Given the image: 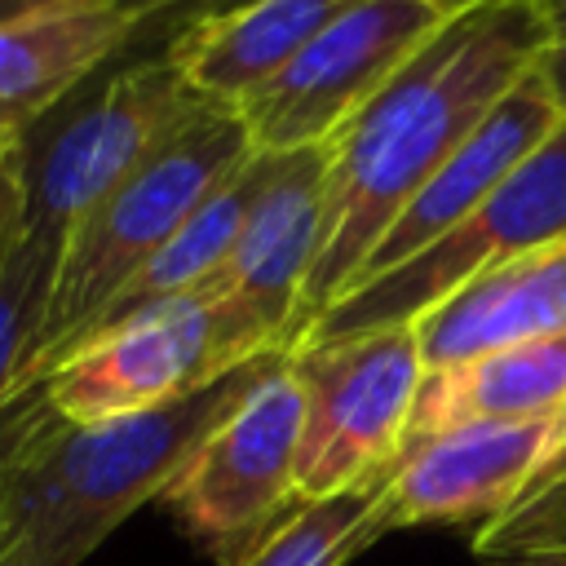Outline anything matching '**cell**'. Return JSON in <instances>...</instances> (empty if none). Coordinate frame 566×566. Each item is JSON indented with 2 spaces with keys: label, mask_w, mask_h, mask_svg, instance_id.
I'll use <instances>...</instances> for the list:
<instances>
[{
  "label": "cell",
  "mask_w": 566,
  "mask_h": 566,
  "mask_svg": "<svg viewBox=\"0 0 566 566\" xmlns=\"http://www.w3.org/2000/svg\"><path fill=\"white\" fill-rule=\"evenodd\" d=\"M548 44L544 0H491L447 18L327 142L323 243L296 310L292 349L358 283L407 199L464 146L495 102L539 66Z\"/></svg>",
  "instance_id": "cell-1"
},
{
  "label": "cell",
  "mask_w": 566,
  "mask_h": 566,
  "mask_svg": "<svg viewBox=\"0 0 566 566\" xmlns=\"http://www.w3.org/2000/svg\"><path fill=\"white\" fill-rule=\"evenodd\" d=\"M283 354L252 358L168 407L102 424L49 420L4 464L0 566H80L128 513L159 500L195 447Z\"/></svg>",
  "instance_id": "cell-2"
},
{
  "label": "cell",
  "mask_w": 566,
  "mask_h": 566,
  "mask_svg": "<svg viewBox=\"0 0 566 566\" xmlns=\"http://www.w3.org/2000/svg\"><path fill=\"white\" fill-rule=\"evenodd\" d=\"M248 155L252 142L239 111L203 102L128 181H119L62 239L49 314L22 371L18 398L35 394V385L102 323V314L142 274V265Z\"/></svg>",
  "instance_id": "cell-3"
},
{
  "label": "cell",
  "mask_w": 566,
  "mask_h": 566,
  "mask_svg": "<svg viewBox=\"0 0 566 566\" xmlns=\"http://www.w3.org/2000/svg\"><path fill=\"white\" fill-rule=\"evenodd\" d=\"M203 102L172 71L164 44H137L102 66L18 137L27 226L66 239Z\"/></svg>",
  "instance_id": "cell-4"
},
{
  "label": "cell",
  "mask_w": 566,
  "mask_h": 566,
  "mask_svg": "<svg viewBox=\"0 0 566 566\" xmlns=\"http://www.w3.org/2000/svg\"><path fill=\"white\" fill-rule=\"evenodd\" d=\"M283 354L217 292H190L137 310L75 345L35 394L62 424H102L190 398L226 371Z\"/></svg>",
  "instance_id": "cell-5"
},
{
  "label": "cell",
  "mask_w": 566,
  "mask_h": 566,
  "mask_svg": "<svg viewBox=\"0 0 566 566\" xmlns=\"http://www.w3.org/2000/svg\"><path fill=\"white\" fill-rule=\"evenodd\" d=\"M301 389L296 500H332L385 482L424 380L416 327H376L287 349Z\"/></svg>",
  "instance_id": "cell-6"
},
{
  "label": "cell",
  "mask_w": 566,
  "mask_h": 566,
  "mask_svg": "<svg viewBox=\"0 0 566 566\" xmlns=\"http://www.w3.org/2000/svg\"><path fill=\"white\" fill-rule=\"evenodd\" d=\"M566 239V119L438 243L345 292L305 336L332 340L376 327H411L473 274Z\"/></svg>",
  "instance_id": "cell-7"
},
{
  "label": "cell",
  "mask_w": 566,
  "mask_h": 566,
  "mask_svg": "<svg viewBox=\"0 0 566 566\" xmlns=\"http://www.w3.org/2000/svg\"><path fill=\"white\" fill-rule=\"evenodd\" d=\"M296 447H301V389L287 371V354L243 394V402L195 447L159 495L172 517L208 544L217 566H234L256 553L296 500Z\"/></svg>",
  "instance_id": "cell-8"
},
{
  "label": "cell",
  "mask_w": 566,
  "mask_h": 566,
  "mask_svg": "<svg viewBox=\"0 0 566 566\" xmlns=\"http://www.w3.org/2000/svg\"><path fill=\"white\" fill-rule=\"evenodd\" d=\"M442 22V13L416 0H354L283 75L239 106L252 150L327 146Z\"/></svg>",
  "instance_id": "cell-9"
},
{
  "label": "cell",
  "mask_w": 566,
  "mask_h": 566,
  "mask_svg": "<svg viewBox=\"0 0 566 566\" xmlns=\"http://www.w3.org/2000/svg\"><path fill=\"white\" fill-rule=\"evenodd\" d=\"M566 451V411L509 424H460L407 447L380 486L376 522L402 526H460L504 517Z\"/></svg>",
  "instance_id": "cell-10"
},
{
  "label": "cell",
  "mask_w": 566,
  "mask_h": 566,
  "mask_svg": "<svg viewBox=\"0 0 566 566\" xmlns=\"http://www.w3.org/2000/svg\"><path fill=\"white\" fill-rule=\"evenodd\" d=\"M327 146L270 155L265 181L234 239V252L208 292L252 318L274 349H292L296 310L323 243L327 212Z\"/></svg>",
  "instance_id": "cell-11"
},
{
  "label": "cell",
  "mask_w": 566,
  "mask_h": 566,
  "mask_svg": "<svg viewBox=\"0 0 566 566\" xmlns=\"http://www.w3.org/2000/svg\"><path fill=\"white\" fill-rule=\"evenodd\" d=\"M562 119L566 115H562L553 88L544 84L539 66L531 75H522L495 102V111L464 137V146L407 199V208L394 217V226L380 234L376 252L367 256L358 283L380 279L385 270H398L402 261H411L416 252L438 243L447 230H455Z\"/></svg>",
  "instance_id": "cell-12"
},
{
  "label": "cell",
  "mask_w": 566,
  "mask_h": 566,
  "mask_svg": "<svg viewBox=\"0 0 566 566\" xmlns=\"http://www.w3.org/2000/svg\"><path fill=\"white\" fill-rule=\"evenodd\" d=\"M119 0H57L0 27V137H22L102 66L142 44Z\"/></svg>",
  "instance_id": "cell-13"
},
{
  "label": "cell",
  "mask_w": 566,
  "mask_h": 566,
  "mask_svg": "<svg viewBox=\"0 0 566 566\" xmlns=\"http://www.w3.org/2000/svg\"><path fill=\"white\" fill-rule=\"evenodd\" d=\"M349 4L354 0H239L181 27L164 53L199 102L239 111Z\"/></svg>",
  "instance_id": "cell-14"
},
{
  "label": "cell",
  "mask_w": 566,
  "mask_h": 566,
  "mask_svg": "<svg viewBox=\"0 0 566 566\" xmlns=\"http://www.w3.org/2000/svg\"><path fill=\"white\" fill-rule=\"evenodd\" d=\"M411 327L424 371L566 332V239L473 274Z\"/></svg>",
  "instance_id": "cell-15"
},
{
  "label": "cell",
  "mask_w": 566,
  "mask_h": 566,
  "mask_svg": "<svg viewBox=\"0 0 566 566\" xmlns=\"http://www.w3.org/2000/svg\"><path fill=\"white\" fill-rule=\"evenodd\" d=\"M562 411H566V332L424 371L402 451L460 424L544 420Z\"/></svg>",
  "instance_id": "cell-16"
},
{
  "label": "cell",
  "mask_w": 566,
  "mask_h": 566,
  "mask_svg": "<svg viewBox=\"0 0 566 566\" xmlns=\"http://www.w3.org/2000/svg\"><path fill=\"white\" fill-rule=\"evenodd\" d=\"M265 164H270V155L265 150H252L181 226H177V234L142 265V274L115 296V305L102 314V323L93 327V332H102V327H111V323H119V318H128V314H137V310H150V305H159V301H172V296H190V292H208L212 283H217V274L226 270V261H230V252H234V239H239V230H243V221H248V212H252V199H256V190H261V181H265ZM88 332V336H93ZM84 336V340H88ZM80 340V345H84Z\"/></svg>",
  "instance_id": "cell-17"
},
{
  "label": "cell",
  "mask_w": 566,
  "mask_h": 566,
  "mask_svg": "<svg viewBox=\"0 0 566 566\" xmlns=\"http://www.w3.org/2000/svg\"><path fill=\"white\" fill-rule=\"evenodd\" d=\"M380 486L385 482L332 500H301L274 526V535L234 566H349L385 535V526L376 522Z\"/></svg>",
  "instance_id": "cell-18"
},
{
  "label": "cell",
  "mask_w": 566,
  "mask_h": 566,
  "mask_svg": "<svg viewBox=\"0 0 566 566\" xmlns=\"http://www.w3.org/2000/svg\"><path fill=\"white\" fill-rule=\"evenodd\" d=\"M27 234V168L18 137L0 150V270L9 265L13 248Z\"/></svg>",
  "instance_id": "cell-19"
},
{
  "label": "cell",
  "mask_w": 566,
  "mask_h": 566,
  "mask_svg": "<svg viewBox=\"0 0 566 566\" xmlns=\"http://www.w3.org/2000/svg\"><path fill=\"white\" fill-rule=\"evenodd\" d=\"M119 4L133 9L146 22L142 44H168L181 27H190V22L208 18V13H221V9H230L239 0H119Z\"/></svg>",
  "instance_id": "cell-20"
},
{
  "label": "cell",
  "mask_w": 566,
  "mask_h": 566,
  "mask_svg": "<svg viewBox=\"0 0 566 566\" xmlns=\"http://www.w3.org/2000/svg\"><path fill=\"white\" fill-rule=\"evenodd\" d=\"M539 75H544V84L553 88V97L566 115V44H548V53L539 57Z\"/></svg>",
  "instance_id": "cell-21"
},
{
  "label": "cell",
  "mask_w": 566,
  "mask_h": 566,
  "mask_svg": "<svg viewBox=\"0 0 566 566\" xmlns=\"http://www.w3.org/2000/svg\"><path fill=\"white\" fill-rule=\"evenodd\" d=\"M500 566H566V544H548V548H531V553H517Z\"/></svg>",
  "instance_id": "cell-22"
},
{
  "label": "cell",
  "mask_w": 566,
  "mask_h": 566,
  "mask_svg": "<svg viewBox=\"0 0 566 566\" xmlns=\"http://www.w3.org/2000/svg\"><path fill=\"white\" fill-rule=\"evenodd\" d=\"M539 491H566V451L553 460V469H548V473H544L526 495H539ZM526 495H522V500H526Z\"/></svg>",
  "instance_id": "cell-23"
},
{
  "label": "cell",
  "mask_w": 566,
  "mask_h": 566,
  "mask_svg": "<svg viewBox=\"0 0 566 566\" xmlns=\"http://www.w3.org/2000/svg\"><path fill=\"white\" fill-rule=\"evenodd\" d=\"M416 4H429V9L442 13V18H460V13L482 9V4H491V0H416Z\"/></svg>",
  "instance_id": "cell-24"
},
{
  "label": "cell",
  "mask_w": 566,
  "mask_h": 566,
  "mask_svg": "<svg viewBox=\"0 0 566 566\" xmlns=\"http://www.w3.org/2000/svg\"><path fill=\"white\" fill-rule=\"evenodd\" d=\"M44 4H57V0H0V27L13 22V18H22V13H35Z\"/></svg>",
  "instance_id": "cell-25"
},
{
  "label": "cell",
  "mask_w": 566,
  "mask_h": 566,
  "mask_svg": "<svg viewBox=\"0 0 566 566\" xmlns=\"http://www.w3.org/2000/svg\"><path fill=\"white\" fill-rule=\"evenodd\" d=\"M548 27H553V44H566V0H544Z\"/></svg>",
  "instance_id": "cell-26"
},
{
  "label": "cell",
  "mask_w": 566,
  "mask_h": 566,
  "mask_svg": "<svg viewBox=\"0 0 566 566\" xmlns=\"http://www.w3.org/2000/svg\"><path fill=\"white\" fill-rule=\"evenodd\" d=\"M0 509H4V469H0Z\"/></svg>",
  "instance_id": "cell-27"
},
{
  "label": "cell",
  "mask_w": 566,
  "mask_h": 566,
  "mask_svg": "<svg viewBox=\"0 0 566 566\" xmlns=\"http://www.w3.org/2000/svg\"><path fill=\"white\" fill-rule=\"evenodd\" d=\"M9 142H13V137H0V150H4V146H9Z\"/></svg>",
  "instance_id": "cell-28"
}]
</instances>
